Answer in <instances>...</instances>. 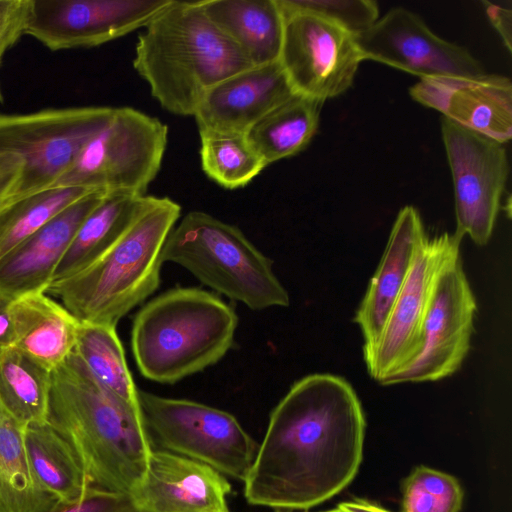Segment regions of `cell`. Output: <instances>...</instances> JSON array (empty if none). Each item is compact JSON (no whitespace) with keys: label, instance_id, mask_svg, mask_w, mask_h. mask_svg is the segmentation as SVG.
<instances>
[{"label":"cell","instance_id":"obj_1","mask_svg":"<svg viewBox=\"0 0 512 512\" xmlns=\"http://www.w3.org/2000/svg\"><path fill=\"white\" fill-rule=\"evenodd\" d=\"M366 422L352 386L331 374L296 381L270 415L244 481L253 505L307 510L332 498L355 478Z\"/></svg>","mask_w":512,"mask_h":512},{"label":"cell","instance_id":"obj_2","mask_svg":"<svg viewBox=\"0 0 512 512\" xmlns=\"http://www.w3.org/2000/svg\"><path fill=\"white\" fill-rule=\"evenodd\" d=\"M50 376L47 423L72 446L93 487L131 495L153 449L141 408L102 386L74 350Z\"/></svg>","mask_w":512,"mask_h":512},{"label":"cell","instance_id":"obj_3","mask_svg":"<svg viewBox=\"0 0 512 512\" xmlns=\"http://www.w3.org/2000/svg\"><path fill=\"white\" fill-rule=\"evenodd\" d=\"M133 66L160 106L180 116H193L212 87L253 67L210 21L202 0H171L139 34Z\"/></svg>","mask_w":512,"mask_h":512},{"label":"cell","instance_id":"obj_4","mask_svg":"<svg viewBox=\"0 0 512 512\" xmlns=\"http://www.w3.org/2000/svg\"><path fill=\"white\" fill-rule=\"evenodd\" d=\"M180 215L174 200L146 195L125 231L95 262L46 293L80 322L117 326L158 289L163 247Z\"/></svg>","mask_w":512,"mask_h":512},{"label":"cell","instance_id":"obj_5","mask_svg":"<svg viewBox=\"0 0 512 512\" xmlns=\"http://www.w3.org/2000/svg\"><path fill=\"white\" fill-rule=\"evenodd\" d=\"M238 316L219 296L177 287L134 316L131 349L143 377L174 384L220 361L234 344Z\"/></svg>","mask_w":512,"mask_h":512},{"label":"cell","instance_id":"obj_6","mask_svg":"<svg viewBox=\"0 0 512 512\" xmlns=\"http://www.w3.org/2000/svg\"><path fill=\"white\" fill-rule=\"evenodd\" d=\"M114 107L0 114V209L56 188Z\"/></svg>","mask_w":512,"mask_h":512},{"label":"cell","instance_id":"obj_7","mask_svg":"<svg viewBox=\"0 0 512 512\" xmlns=\"http://www.w3.org/2000/svg\"><path fill=\"white\" fill-rule=\"evenodd\" d=\"M162 260L180 265L202 284L251 310L290 303L272 261L238 227L206 212L191 211L174 226Z\"/></svg>","mask_w":512,"mask_h":512},{"label":"cell","instance_id":"obj_8","mask_svg":"<svg viewBox=\"0 0 512 512\" xmlns=\"http://www.w3.org/2000/svg\"><path fill=\"white\" fill-rule=\"evenodd\" d=\"M153 449L168 451L245 481L259 444L230 413L186 399L138 391Z\"/></svg>","mask_w":512,"mask_h":512},{"label":"cell","instance_id":"obj_9","mask_svg":"<svg viewBox=\"0 0 512 512\" xmlns=\"http://www.w3.org/2000/svg\"><path fill=\"white\" fill-rule=\"evenodd\" d=\"M168 127L131 107H117L82 148L57 187L146 195L163 161Z\"/></svg>","mask_w":512,"mask_h":512},{"label":"cell","instance_id":"obj_10","mask_svg":"<svg viewBox=\"0 0 512 512\" xmlns=\"http://www.w3.org/2000/svg\"><path fill=\"white\" fill-rule=\"evenodd\" d=\"M277 2L283 15L279 63L294 91L324 102L348 90L363 61L354 34L318 14Z\"/></svg>","mask_w":512,"mask_h":512},{"label":"cell","instance_id":"obj_11","mask_svg":"<svg viewBox=\"0 0 512 512\" xmlns=\"http://www.w3.org/2000/svg\"><path fill=\"white\" fill-rule=\"evenodd\" d=\"M441 135L450 166L456 230L478 246L488 243L509 176L504 143L467 129L442 116Z\"/></svg>","mask_w":512,"mask_h":512},{"label":"cell","instance_id":"obj_12","mask_svg":"<svg viewBox=\"0 0 512 512\" xmlns=\"http://www.w3.org/2000/svg\"><path fill=\"white\" fill-rule=\"evenodd\" d=\"M461 238L447 232L420 243L407 280L377 341L363 349L369 375L379 383L407 368L419 355L422 329L441 272L460 257Z\"/></svg>","mask_w":512,"mask_h":512},{"label":"cell","instance_id":"obj_13","mask_svg":"<svg viewBox=\"0 0 512 512\" xmlns=\"http://www.w3.org/2000/svg\"><path fill=\"white\" fill-rule=\"evenodd\" d=\"M476 309V299L458 257L444 268L435 284L419 355L382 384L437 381L455 373L470 349Z\"/></svg>","mask_w":512,"mask_h":512},{"label":"cell","instance_id":"obj_14","mask_svg":"<svg viewBox=\"0 0 512 512\" xmlns=\"http://www.w3.org/2000/svg\"><path fill=\"white\" fill-rule=\"evenodd\" d=\"M171 0H32L29 35L51 51L90 48L143 29Z\"/></svg>","mask_w":512,"mask_h":512},{"label":"cell","instance_id":"obj_15","mask_svg":"<svg viewBox=\"0 0 512 512\" xmlns=\"http://www.w3.org/2000/svg\"><path fill=\"white\" fill-rule=\"evenodd\" d=\"M354 38L363 60L377 61L420 79L485 73L481 62L465 47L440 38L419 15L403 7L389 10Z\"/></svg>","mask_w":512,"mask_h":512},{"label":"cell","instance_id":"obj_16","mask_svg":"<svg viewBox=\"0 0 512 512\" xmlns=\"http://www.w3.org/2000/svg\"><path fill=\"white\" fill-rule=\"evenodd\" d=\"M411 98L443 117L498 142L512 137V83L503 75L422 78L410 87Z\"/></svg>","mask_w":512,"mask_h":512},{"label":"cell","instance_id":"obj_17","mask_svg":"<svg viewBox=\"0 0 512 512\" xmlns=\"http://www.w3.org/2000/svg\"><path fill=\"white\" fill-rule=\"evenodd\" d=\"M231 485L201 462L152 449L145 475L130 495L140 512H229Z\"/></svg>","mask_w":512,"mask_h":512},{"label":"cell","instance_id":"obj_18","mask_svg":"<svg viewBox=\"0 0 512 512\" xmlns=\"http://www.w3.org/2000/svg\"><path fill=\"white\" fill-rule=\"evenodd\" d=\"M106 192L93 191L72 203L0 259V298L14 301L46 293L78 228Z\"/></svg>","mask_w":512,"mask_h":512},{"label":"cell","instance_id":"obj_19","mask_svg":"<svg viewBox=\"0 0 512 512\" xmlns=\"http://www.w3.org/2000/svg\"><path fill=\"white\" fill-rule=\"evenodd\" d=\"M295 94L279 61L253 66L212 87L193 117L198 130L246 134Z\"/></svg>","mask_w":512,"mask_h":512},{"label":"cell","instance_id":"obj_20","mask_svg":"<svg viewBox=\"0 0 512 512\" xmlns=\"http://www.w3.org/2000/svg\"><path fill=\"white\" fill-rule=\"evenodd\" d=\"M425 236L418 210L410 205L403 207L395 219L379 266L355 314L354 322L364 338L363 349L372 346L379 338Z\"/></svg>","mask_w":512,"mask_h":512},{"label":"cell","instance_id":"obj_21","mask_svg":"<svg viewBox=\"0 0 512 512\" xmlns=\"http://www.w3.org/2000/svg\"><path fill=\"white\" fill-rule=\"evenodd\" d=\"M17 350L51 372L73 352L80 321L47 293L30 294L10 304Z\"/></svg>","mask_w":512,"mask_h":512},{"label":"cell","instance_id":"obj_22","mask_svg":"<svg viewBox=\"0 0 512 512\" xmlns=\"http://www.w3.org/2000/svg\"><path fill=\"white\" fill-rule=\"evenodd\" d=\"M210 21L253 66L279 61L283 15L277 0H202Z\"/></svg>","mask_w":512,"mask_h":512},{"label":"cell","instance_id":"obj_23","mask_svg":"<svg viewBox=\"0 0 512 512\" xmlns=\"http://www.w3.org/2000/svg\"><path fill=\"white\" fill-rule=\"evenodd\" d=\"M146 195L106 192L75 233L51 285L63 282L95 262L125 231Z\"/></svg>","mask_w":512,"mask_h":512},{"label":"cell","instance_id":"obj_24","mask_svg":"<svg viewBox=\"0 0 512 512\" xmlns=\"http://www.w3.org/2000/svg\"><path fill=\"white\" fill-rule=\"evenodd\" d=\"M24 446L37 486L60 502H75L93 487L72 446L48 423L24 428Z\"/></svg>","mask_w":512,"mask_h":512},{"label":"cell","instance_id":"obj_25","mask_svg":"<svg viewBox=\"0 0 512 512\" xmlns=\"http://www.w3.org/2000/svg\"><path fill=\"white\" fill-rule=\"evenodd\" d=\"M322 104L296 93L262 117L246 137L267 165L294 156L316 134Z\"/></svg>","mask_w":512,"mask_h":512},{"label":"cell","instance_id":"obj_26","mask_svg":"<svg viewBox=\"0 0 512 512\" xmlns=\"http://www.w3.org/2000/svg\"><path fill=\"white\" fill-rule=\"evenodd\" d=\"M49 371L15 347L0 353V409L23 427L47 423Z\"/></svg>","mask_w":512,"mask_h":512},{"label":"cell","instance_id":"obj_27","mask_svg":"<svg viewBox=\"0 0 512 512\" xmlns=\"http://www.w3.org/2000/svg\"><path fill=\"white\" fill-rule=\"evenodd\" d=\"M24 428L0 410V512H44L56 501L34 481Z\"/></svg>","mask_w":512,"mask_h":512},{"label":"cell","instance_id":"obj_28","mask_svg":"<svg viewBox=\"0 0 512 512\" xmlns=\"http://www.w3.org/2000/svg\"><path fill=\"white\" fill-rule=\"evenodd\" d=\"M74 351L102 386L140 408L139 390L128 368L116 326L80 322Z\"/></svg>","mask_w":512,"mask_h":512},{"label":"cell","instance_id":"obj_29","mask_svg":"<svg viewBox=\"0 0 512 512\" xmlns=\"http://www.w3.org/2000/svg\"><path fill=\"white\" fill-rule=\"evenodd\" d=\"M198 131L202 170L221 187L230 190L244 187L268 166L246 134Z\"/></svg>","mask_w":512,"mask_h":512},{"label":"cell","instance_id":"obj_30","mask_svg":"<svg viewBox=\"0 0 512 512\" xmlns=\"http://www.w3.org/2000/svg\"><path fill=\"white\" fill-rule=\"evenodd\" d=\"M97 190L56 187L0 209V259L66 207Z\"/></svg>","mask_w":512,"mask_h":512},{"label":"cell","instance_id":"obj_31","mask_svg":"<svg viewBox=\"0 0 512 512\" xmlns=\"http://www.w3.org/2000/svg\"><path fill=\"white\" fill-rule=\"evenodd\" d=\"M463 491L453 476L417 466L402 483L401 512H459Z\"/></svg>","mask_w":512,"mask_h":512},{"label":"cell","instance_id":"obj_32","mask_svg":"<svg viewBox=\"0 0 512 512\" xmlns=\"http://www.w3.org/2000/svg\"><path fill=\"white\" fill-rule=\"evenodd\" d=\"M293 9L325 17L356 35L371 27L379 18L377 2L373 0H282Z\"/></svg>","mask_w":512,"mask_h":512},{"label":"cell","instance_id":"obj_33","mask_svg":"<svg viewBox=\"0 0 512 512\" xmlns=\"http://www.w3.org/2000/svg\"><path fill=\"white\" fill-rule=\"evenodd\" d=\"M44 512H140L132 497L92 487L75 502L55 501Z\"/></svg>","mask_w":512,"mask_h":512},{"label":"cell","instance_id":"obj_34","mask_svg":"<svg viewBox=\"0 0 512 512\" xmlns=\"http://www.w3.org/2000/svg\"><path fill=\"white\" fill-rule=\"evenodd\" d=\"M32 0H0V64L5 53L26 34Z\"/></svg>","mask_w":512,"mask_h":512},{"label":"cell","instance_id":"obj_35","mask_svg":"<svg viewBox=\"0 0 512 512\" xmlns=\"http://www.w3.org/2000/svg\"><path fill=\"white\" fill-rule=\"evenodd\" d=\"M487 17L499 33L506 48L511 52L512 49V11L511 9L493 4L488 1H482Z\"/></svg>","mask_w":512,"mask_h":512},{"label":"cell","instance_id":"obj_36","mask_svg":"<svg viewBox=\"0 0 512 512\" xmlns=\"http://www.w3.org/2000/svg\"><path fill=\"white\" fill-rule=\"evenodd\" d=\"M12 301L0 298V353L14 344V327L10 311Z\"/></svg>","mask_w":512,"mask_h":512},{"label":"cell","instance_id":"obj_37","mask_svg":"<svg viewBox=\"0 0 512 512\" xmlns=\"http://www.w3.org/2000/svg\"><path fill=\"white\" fill-rule=\"evenodd\" d=\"M341 512H391L369 500L355 498L338 504Z\"/></svg>","mask_w":512,"mask_h":512},{"label":"cell","instance_id":"obj_38","mask_svg":"<svg viewBox=\"0 0 512 512\" xmlns=\"http://www.w3.org/2000/svg\"><path fill=\"white\" fill-rule=\"evenodd\" d=\"M277 512H281V511H277ZM322 512H341V511L336 507L334 509H330V510L322 511Z\"/></svg>","mask_w":512,"mask_h":512},{"label":"cell","instance_id":"obj_39","mask_svg":"<svg viewBox=\"0 0 512 512\" xmlns=\"http://www.w3.org/2000/svg\"><path fill=\"white\" fill-rule=\"evenodd\" d=\"M0 99H1V92H0Z\"/></svg>","mask_w":512,"mask_h":512},{"label":"cell","instance_id":"obj_40","mask_svg":"<svg viewBox=\"0 0 512 512\" xmlns=\"http://www.w3.org/2000/svg\"><path fill=\"white\" fill-rule=\"evenodd\" d=\"M1 410V409H0Z\"/></svg>","mask_w":512,"mask_h":512}]
</instances>
